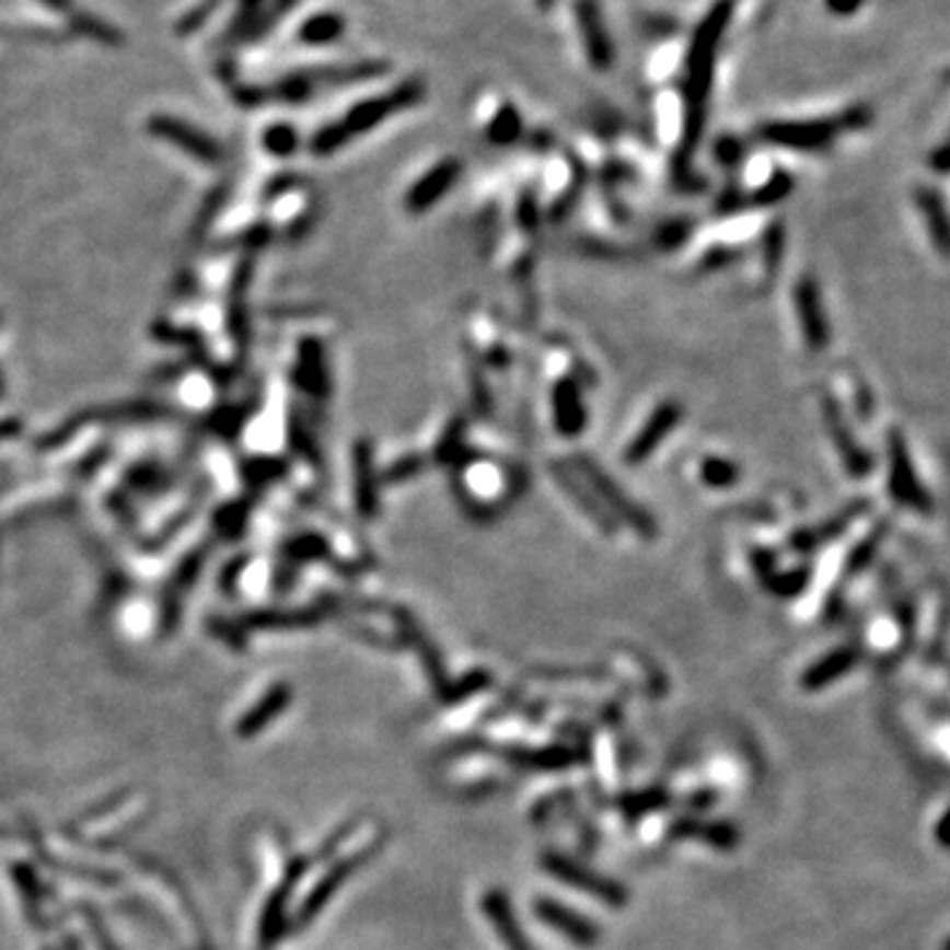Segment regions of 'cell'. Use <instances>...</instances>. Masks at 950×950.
I'll use <instances>...</instances> for the list:
<instances>
[{
  "label": "cell",
  "instance_id": "obj_1",
  "mask_svg": "<svg viewBox=\"0 0 950 950\" xmlns=\"http://www.w3.org/2000/svg\"><path fill=\"white\" fill-rule=\"evenodd\" d=\"M731 14H734V0H716L708 14L697 24L692 35L690 50H686V72H684V151L690 153L703 138L705 117H708V99L716 74V56L727 35Z\"/></svg>",
  "mask_w": 950,
  "mask_h": 950
},
{
  "label": "cell",
  "instance_id": "obj_2",
  "mask_svg": "<svg viewBox=\"0 0 950 950\" xmlns=\"http://www.w3.org/2000/svg\"><path fill=\"white\" fill-rule=\"evenodd\" d=\"M864 114L853 112L847 117L839 119H808V121H772V125H763L761 135L763 140L776 146H787L795 151H821L824 146H830L839 132L847 127H861Z\"/></svg>",
  "mask_w": 950,
  "mask_h": 950
},
{
  "label": "cell",
  "instance_id": "obj_3",
  "mask_svg": "<svg viewBox=\"0 0 950 950\" xmlns=\"http://www.w3.org/2000/svg\"><path fill=\"white\" fill-rule=\"evenodd\" d=\"M422 95H426V85H422L420 80H407L404 85L394 88L386 95H375V99H368L362 101V104H357L344 117L341 121L344 130L349 132V138L370 132L372 127L381 125L383 119L394 117L396 112H404V108H413L415 104H420Z\"/></svg>",
  "mask_w": 950,
  "mask_h": 950
},
{
  "label": "cell",
  "instance_id": "obj_4",
  "mask_svg": "<svg viewBox=\"0 0 950 950\" xmlns=\"http://www.w3.org/2000/svg\"><path fill=\"white\" fill-rule=\"evenodd\" d=\"M888 460H890V494L901 507L929 515L932 512V497L922 486L919 475L914 471L908 444L901 433L892 431L888 436Z\"/></svg>",
  "mask_w": 950,
  "mask_h": 950
},
{
  "label": "cell",
  "instance_id": "obj_5",
  "mask_svg": "<svg viewBox=\"0 0 950 950\" xmlns=\"http://www.w3.org/2000/svg\"><path fill=\"white\" fill-rule=\"evenodd\" d=\"M149 132L166 140V143H175L179 151L190 153L198 162L215 164L224 159V149L215 138H209L207 132L196 130L194 125H185V121L175 117H153L149 121Z\"/></svg>",
  "mask_w": 950,
  "mask_h": 950
},
{
  "label": "cell",
  "instance_id": "obj_6",
  "mask_svg": "<svg viewBox=\"0 0 950 950\" xmlns=\"http://www.w3.org/2000/svg\"><path fill=\"white\" fill-rule=\"evenodd\" d=\"M576 19H579V32L589 61H592L596 72H607L615 61V48L607 35L600 3H596V0H579V3H576Z\"/></svg>",
  "mask_w": 950,
  "mask_h": 950
},
{
  "label": "cell",
  "instance_id": "obj_7",
  "mask_svg": "<svg viewBox=\"0 0 950 950\" xmlns=\"http://www.w3.org/2000/svg\"><path fill=\"white\" fill-rule=\"evenodd\" d=\"M544 869H547L549 874H555L557 879H563V882L574 884V888H579L583 892H592V895L600 897V901L615 903V906L626 903V892H624V888H621V884L607 882L605 877L594 874V871L583 869L581 864L568 861V858L547 856L544 858Z\"/></svg>",
  "mask_w": 950,
  "mask_h": 950
},
{
  "label": "cell",
  "instance_id": "obj_8",
  "mask_svg": "<svg viewBox=\"0 0 950 950\" xmlns=\"http://www.w3.org/2000/svg\"><path fill=\"white\" fill-rule=\"evenodd\" d=\"M795 306H798L802 333H806V341L813 351H821L830 346V325H826L824 306H821V297L816 282L811 278L800 280L795 288Z\"/></svg>",
  "mask_w": 950,
  "mask_h": 950
},
{
  "label": "cell",
  "instance_id": "obj_9",
  "mask_svg": "<svg viewBox=\"0 0 950 950\" xmlns=\"http://www.w3.org/2000/svg\"><path fill=\"white\" fill-rule=\"evenodd\" d=\"M536 916L544 924H549L552 929H557L563 937L574 940L576 946H594V942L600 940V932H596L594 924H589L583 916L574 914L570 908L560 906L557 901H547V897L536 901Z\"/></svg>",
  "mask_w": 950,
  "mask_h": 950
},
{
  "label": "cell",
  "instance_id": "obj_10",
  "mask_svg": "<svg viewBox=\"0 0 950 950\" xmlns=\"http://www.w3.org/2000/svg\"><path fill=\"white\" fill-rule=\"evenodd\" d=\"M457 175H460L457 159H444V162L436 164L431 172H426V175H422L413 185V190L407 194V209L409 211H422V209L433 207V204L439 201V198L444 196L449 188H452Z\"/></svg>",
  "mask_w": 950,
  "mask_h": 950
},
{
  "label": "cell",
  "instance_id": "obj_11",
  "mask_svg": "<svg viewBox=\"0 0 950 950\" xmlns=\"http://www.w3.org/2000/svg\"><path fill=\"white\" fill-rule=\"evenodd\" d=\"M826 422H830V433L834 444H837L839 454H843L847 473L856 475V478H864V475L874 471V460H871V454L866 452V449L858 447V441L853 439L850 431H847L843 415H839V409L834 407L832 399H826Z\"/></svg>",
  "mask_w": 950,
  "mask_h": 950
},
{
  "label": "cell",
  "instance_id": "obj_12",
  "mask_svg": "<svg viewBox=\"0 0 950 950\" xmlns=\"http://www.w3.org/2000/svg\"><path fill=\"white\" fill-rule=\"evenodd\" d=\"M480 906H484V914L491 919L494 929H497L499 940L505 942L507 950H534L531 948V942L525 940V935L520 932V924L515 919V914H512L510 901H507L502 892L499 890L486 892Z\"/></svg>",
  "mask_w": 950,
  "mask_h": 950
},
{
  "label": "cell",
  "instance_id": "obj_13",
  "mask_svg": "<svg viewBox=\"0 0 950 950\" xmlns=\"http://www.w3.org/2000/svg\"><path fill=\"white\" fill-rule=\"evenodd\" d=\"M916 204H919L922 217L924 222H927L929 238H932L935 248L946 256V259H950V211L946 207V201H942V196L937 194V190L919 188Z\"/></svg>",
  "mask_w": 950,
  "mask_h": 950
},
{
  "label": "cell",
  "instance_id": "obj_14",
  "mask_svg": "<svg viewBox=\"0 0 950 950\" xmlns=\"http://www.w3.org/2000/svg\"><path fill=\"white\" fill-rule=\"evenodd\" d=\"M679 415H682V409H679L676 404L665 402L663 407H660L658 413L650 417V422L641 428V433L637 436V439L632 441V447H628V452H626V462H632L634 465V462L645 460L647 454H650L652 449L660 444V439H663V436L669 433L673 426H676Z\"/></svg>",
  "mask_w": 950,
  "mask_h": 950
},
{
  "label": "cell",
  "instance_id": "obj_15",
  "mask_svg": "<svg viewBox=\"0 0 950 950\" xmlns=\"http://www.w3.org/2000/svg\"><path fill=\"white\" fill-rule=\"evenodd\" d=\"M555 422L557 431L565 436L581 433L583 426H587V413H583L576 383H560L555 389Z\"/></svg>",
  "mask_w": 950,
  "mask_h": 950
},
{
  "label": "cell",
  "instance_id": "obj_16",
  "mask_svg": "<svg viewBox=\"0 0 950 950\" xmlns=\"http://www.w3.org/2000/svg\"><path fill=\"white\" fill-rule=\"evenodd\" d=\"M673 834H676V837L703 839V843L721 847V850H731V847L737 845V839H740V832H737L731 824H721V821H695V819L679 821V824L673 826Z\"/></svg>",
  "mask_w": 950,
  "mask_h": 950
},
{
  "label": "cell",
  "instance_id": "obj_17",
  "mask_svg": "<svg viewBox=\"0 0 950 950\" xmlns=\"http://www.w3.org/2000/svg\"><path fill=\"white\" fill-rule=\"evenodd\" d=\"M355 475H357V505L362 515H375L378 489H375V473H372V457L368 441H359L355 449Z\"/></svg>",
  "mask_w": 950,
  "mask_h": 950
},
{
  "label": "cell",
  "instance_id": "obj_18",
  "mask_svg": "<svg viewBox=\"0 0 950 950\" xmlns=\"http://www.w3.org/2000/svg\"><path fill=\"white\" fill-rule=\"evenodd\" d=\"M299 386L314 396L327 394V372L320 344L304 341L299 349Z\"/></svg>",
  "mask_w": 950,
  "mask_h": 950
},
{
  "label": "cell",
  "instance_id": "obj_19",
  "mask_svg": "<svg viewBox=\"0 0 950 950\" xmlns=\"http://www.w3.org/2000/svg\"><path fill=\"white\" fill-rule=\"evenodd\" d=\"M288 699H291V690H288L286 684L269 690L265 699H262V703L256 705L254 710L246 712V718H243V723L238 727V731H241V734H252V731H259L267 721H273V718L278 716L282 708H286Z\"/></svg>",
  "mask_w": 950,
  "mask_h": 950
},
{
  "label": "cell",
  "instance_id": "obj_20",
  "mask_svg": "<svg viewBox=\"0 0 950 950\" xmlns=\"http://www.w3.org/2000/svg\"><path fill=\"white\" fill-rule=\"evenodd\" d=\"M346 22L341 14H333V11H325V14L310 16L304 24H301L299 30V40L304 45H331L333 40H338V37L344 35Z\"/></svg>",
  "mask_w": 950,
  "mask_h": 950
},
{
  "label": "cell",
  "instance_id": "obj_21",
  "mask_svg": "<svg viewBox=\"0 0 950 950\" xmlns=\"http://www.w3.org/2000/svg\"><path fill=\"white\" fill-rule=\"evenodd\" d=\"M69 24H72V30L77 32V35L90 37V40H95L101 45H114V48L121 45V32L114 30L112 24L104 22V19L93 16V14H77V11H72V22Z\"/></svg>",
  "mask_w": 950,
  "mask_h": 950
},
{
  "label": "cell",
  "instance_id": "obj_22",
  "mask_svg": "<svg viewBox=\"0 0 950 950\" xmlns=\"http://www.w3.org/2000/svg\"><path fill=\"white\" fill-rule=\"evenodd\" d=\"M520 127H523V121H520L518 108L512 104H505L497 112V117L491 119L489 130H486V138H489V143L494 146H507L518 138Z\"/></svg>",
  "mask_w": 950,
  "mask_h": 950
},
{
  "label": "cell",
  "instance_id": "obj_23",
  "mask_svg": "<svg viewBox=\"0 0 950 950\" xmlns=\"http://www.w3.org/2000/svg\"><path fill=\"white\" fill-rule=\"evenodd\" d=\"M853 660H856V654H853L850 650H839V652L830 654V658L821 660V663H816L811 671H808L806 686H811V690L813 686H824L826 682H832L834 676H839V673H843L845 669H850Z\"/></svg>",
  "mask_w": 950,
  "mask_h": 950
},
{
  "label": "cell",
  "instance_id": "obj_24",
  "mask_svg": "<svg viewBox=\"0 0 950 950\" xmlns=\"http://www.w3.org/2000/svg\"><path fill=\"white\" fill-rule=\"evenodd\" d=\"M510 757H515L512 763H520V766L525 768H565L570 766V753H565V750H542V753H529V750H515V753H510Z\"/></svg>",
  "mask_w": 950,
  "mask_h": 950
},
{
  "label": "cell",
  "instance_id": "obj_25",
  "mask_svg": "<svg viewBox=\"0 0 950 950\" xmlns=\"http://www.w3.org/2000/svg\"><path fill=\"white\" fill-rule=\"evenodd\" d=\"M346 140H349V132L344 130L341 121H333V125H325L323 130L312 138V153L314 157H331V153L341 149Z\"/></svg>",
  "mask_w": 950,
  "mask_h": 950
},
{
  "label": "cell",
  "instance_id": "obj_26",
  "mask_svg": "<svg viewBox=\"0 0 950 950\" xmlns=\"http://www.w3.org/2000/svg\"><path fill=\"white\" fill-rule=\"evenodd\" d=\"M265 146L275 157H291L299 149V135L291 125H273L265 132Z\"/></svg>",
  "mask_w": 950,
  "mask_h": 950
},
{
  "label": "cell",
  "instance_id": "obj_27",
  "mask_svg": "<svg viewBox=\"0 0 950 950\" xmlns=\"http://www.w3.org/2000/svg\"><path fill=\"white\" fill-rule=\"evenodd\" d=\"M314 88H317V85H314L312 74L310 72H299V74L286 77V80H280L278 85H275L273 93L278 95V99H282V101H304V99H310Z\"/></svg>",
  "mask_w": 950,
  "mask_h": 950
},
{
  "label": "cell",
  "instance_id": "obj_28",
  "mask_svg": "<svg viewBox=\"0 0 950 950\" xmlns=\"http://www.w3.org/2000/svg\"><path fill=\"white\" fill-rule=\"evenodd\" d=\"M737 475H740V471H737V467L727 460L710 457V460L703 462V480L708 486H712V489H723V486H731L737 480Z\"/></svg>",
  "mask_w": 950,
  "mask_h": 950
},
{
  "label": "cell",
  "instance_id": "obj_29",
  "mask_svg": "<svg viewBox=\"0 0 950 950\" xmlns=\"http://www.w3.org/2000/svg\"><path fill=\"white\" fill-rule=\"evenodd\" d=\"M259 16H262V0H241V11H238L233 27H230V35L252 37Z\"/></svg>",
  "mask_w": 950,
  "mask_h": 950
},
{
  "label": "cell",
  "instance_id": "obj_30",
  "mask_svg": "<svg viewBox=\"0 0 950 950\" xmlns=\"http://www.w3.org/2000/svg\"><path fill=\"white\" fill-rule=\"evenodd\" d=\"M217 5H220V0H204L201 5H196V9L190 11V14H185L183 19H179L177 35H188V32H196L198 27H201L204 22H207V19L211 14H215Z\"/></svg>",
  "mask_w": 950,
  "mask_h": 950
},
{
  "label": "cell",
  "instance_id": "obj_31",
  "mask_svg": "<svg viewBox=\"0 0 950 950\" xmlns=\"http://www.w3.org/2000/svg\"><path fill=\"white\" fill-rule=\"evenodd\" d=\"M789 188H792V179H789L787 175H774L772 179H768L766 185H763V188H757V194H755V198L761 204H776V201H781V198H785L787 194H789Z\"/></svg>",
  "mask_w": 950,
  "mask_h": 950
},
{
  "label": "cell",
  "instance_id": "obj_32",
  "mask_svg": "<svg viewBox=\"0 0 950 950\" xmlns=\"http://www.w3.org/2000/svg\"><path fill=\"white\" fill-rule=\"evenodd\" d=\"M312 621H317V615L262 613V615H256V618H252V624H256V626H304V624H312Z\"/></svg>",
  "mask_w": 950,
  "mask_h": 950
},
{
  "label": "cell",
  "instance_id": "obj_33",
  "mask_svg": "<svg viewBox=\"0 0 950 950\" xmlns=\"http://www.w3.org/2000/svg\"><path fill=\"white\" fill-rule=\"evenodd\" d=\"M325 552V542L320 536H299L288 544V555L297 557V560H310V557H320Z\"/></svg>",
  "mask_w": 950,
  "mask_h": 950
},
{
  "label": "cell",
  "instance_id": "obj_34",
  "mask_svg": "<svg viewBox=\"0 0 950 950\" xmlns=\"http://www.w3.org/2000/svg\"><path fill=\"white\" fill-rule=\"evenodd\" d=\"M879 542H882V531H877L874 536L866 538L864 544H858V549L853 552V557H850V570H853V574H856V570L861 568V565H866V563L871 560V557H874Z\"/></svg>",
  "mask_w": 950,
  "mask_h": 950
},
{
  "label": "cell",
  "instance_id": "obj_35",
  "mask_svg": "<svg viewBox=\"0 0 950 950\" xmlns=\"http://www.w3.org/2000/svg\"><path fill=\"white\" fill-rule=\"evenodd\" d=\"M716 159L721 164H737L742 159V143L737 138H721L716 143Z\"/></svg>",
  "mask_w": 950,
  "mask_h": 950
},
{
  "label": "cell",
  "instance_id": "obj_36",
  "mask_svg": "<svg viewBox=\"0 0 950 950\" xmlns=\"http://www.w3.org/2000/svg\"><path fill=\"white\" fill-rule=\"evenodd\" d=\"M19 428H22V422L14 420V417H9V420H0V441H5V439H11V436H16Z\"/></svg>",
  "mask_w": 950,
  "mask_h": 950
},
{
  "label": "cell",
  "instance_id": "obj_37",
  "mask_svg": "<svg viewBox=\"0 0 950 950\" xmlns=\"http://www.w3.org/2000/svg\"><path fill=\"white\" fill-rule=\"evenodd\" d=\"M40 3L48 5V9L59 11V14H72V11H74L72 0H40Z\"/></svg>",
  "mask_w": 950,
  "mask_h": 950
},
{
  "label": "cell",
  "instance_id": "obj_38",
  "mask_svg": "<svg viewBox=\"0 0 950 950\" xmlns=\"http://www.w3.org/2000/svg\"><path fill=\"white\" fill-rule=\"evenodd\" d=\"M555 3H557V0H536V5H538V9H542V11H549L552 5H555Z\"/></svg>",
  "mask_w": 950,
  "mask_h": 950
},
{
  "label": "cell",
  "instance_id": "obj_39",
  "mask_svg": "<svg viewBox=\"0 0 950 950\" xmlns=\"http://www.w3.org/2000/svg\"><path fill=\"white\" fill-rule=\"evenodd\" d=\"M0 394H3V378H0Z\"/></svg>",
  "mask_w": 950,
  "mask_h": 950
}]
</instances>
